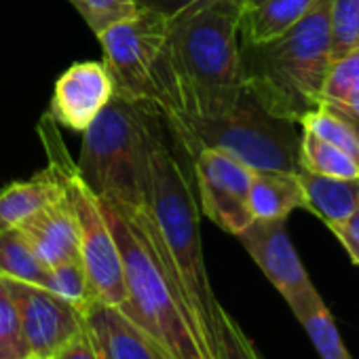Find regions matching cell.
Returning <instances> with one entry per match:
<instances>
[{
    "mask_svg": "<svg viewBox=\"0 0 359 359\" xmlns=\"http://www.w3.org/2000/svg\"><path fill=\"white\" fill-rule=\"evenodd\" d=\"M292 313L302 323L306 336L311 338L315 351L321 359H353L344 346L330 309L325 306L319 292L311 294L302 302L292 306Z\"/></svg>",
    "mask_w": 359,
    "mask_h": 359,
    "instance_id": "19",
    "label": "cell"
},
{
    "mask_svg": "<svg viewBox=\"0 0 359 359\" xmlns=\"http://www.w3.org/2000/svg\"><path fill=\"white\" fill-rule=\"evenodd\" d=\"M317 0H264V3L243 11L239 43L260 45L279 39L292 30Z\"/></svg>",
    "mask_w": 359,
    "mask_h": 359,
    "instance_id": "18",
    "label": "cell"
},
{
    "mask_svg": "<svg viewBox=\"0 0 359 359\" xmlns=\"http://www.w3.org/2000/svg\"><path fill=\"white\" fill-rule=\"evenodd\" d=\"M140 104L112 95L83 131L79 175L97 199L127 212H148V112Z\"/></svg>",
    "mask_w": 359,
    "mask_h": 359,
    "instance_id": "5",
    "label": "cell"
},
{
    "mask_svg": "<svg viewBox=\"0 0 359 359\" xmlns=\"http://www.w3.org/2000/svg\"><path fill=\"white\" fill-rule=\"evenodd\" d=\"M123 260L127 300L118 306L173 359H212L195 334L182 294L173 285L150 241L114 203L100 199Z\"/></svg>",
    "mask_w": 359,
    "mask_h": 359,
    "instance_id": "4",
    "label": "cell"
},
{
    "mask_svg": "<svg viewBox=\"0 0 359 359\" xmlns=\"http://www.w3.org/2000/svg\"><path fill=\"white\" fill-rule=\"evenodd\" d=\"M248 203L254 220H287L294 210H304L298 175L290 171H254Z\"/></svg>",
    "mask_w": 359,
    "mask_h": 359,
    "instance_id": "17",
    "label": "cell"
},
{
    "mask_svg": "<svg viewBox=\"0 0 359 359\" xmlns=\"http://www.w3.org/2000/svg\"><path fill=\"white\" fill-rule=\"evenodd\" d=\"M250 93L273 116L298 123L323 106L332 64L330 0H317L285 34L260 45H241Z\"/></svg>",
    "mask_w": 359,
    "mask_h": 359,
    "instance_id": "3",
    "label": "cell"
},
{
    "mask_svg": "<svg viewBox=\"0 0 359 359\" xmlns=\"http://www.w3.org/2000/svg\"><path fill=\"white\" fill-rule=\"evenodd\" d=\"M300 167L321 175L359 177V163L353 156L304 129L300 133Z\"/></svg>",
    "mask_w": 359,
    "mask_h": 359,
    "instance_id": "22",
    "label": "cell"
},
{
    "mask_svg": "<svg viewBox=\"0 0 359 359\" xmlns=\"http://www.w3.org/2000/svg\"><path fill=\"white\" fill-rule=\"evenodd\" d=\"M30 359H43V357H30Z\"/></svg>",
    "mask_w": 359,
    "mask_h": 359,
    "instance_id": "34",
    "label": "cell"
},
{
    "mask_svg": "<svg viewBox=\"0 0 359 359\" xmlns=\"http://www.w3.org/2000/svg\"><path fill=\"white\" fill-rule=\"evenodd\" d=\"M359 91V47L334 57L323 83V104L340 106Z\"/></svg>",
    "mask_w": 359,
    "mask_h": 359,
    "instance_id": "26",
    "label": "cell"
},
{
    "mask_svg": "<svg viewBox=\"0 0 359 359\" xmlns=\"http://www.w3.org/2000/svg\"><path fill=\"white\" fill-rule=\"evenodd\" d=\"M47 275L49 269L34 254L32 245L20 229L0 233V277L45 287Z\"/></svg>",
    "mask_w": 359,
    "mask_h": 359,
    "instance_id": "21",
    "label": "cell"
},
{
    "mask_svg": "<svg viewBox=\"0 0 359 359\" xmlns=\"http://www.w3.org/2000/svg\"><path fill=\"white\" fill-rule=\"evenodd\" d=\"M212 3H216V0H137L140 7L152 9L158 15L167 18V20H171V18H175L180 13H184V11L208 7Z\"/></svg>",
    "mask_w": 359,
    "mask_h": 359,
    "instance_id": "31",
    "label": "cell"
},
{
    "mask_svg": "<svg viewBox=\"0 0 359 359\" xmlns=\"http://www.w3.org/2000/svg\"><path fill=\"white\" fill-rule=\"evenodd\" d=\"M193 175L199 210L216 226L237 237L254 222L248 203L254 171L245 163L226 152L203 148L193 156Z\"/></svg>",
    "mask_w": 359,
    "mask_h": 359,
    "instance_id": "9",
    "label": "cell"
},
{
    "mask_svg": "<svg viewBox=\"0 0 359 359\" xmlns=\"http://www.w3.org/2000/svg\"><path fill=\"white\" fill-rule=\"evenodd\" d=\"M83 317L102 359H173L118 306L91 302Z\"/></svg>",
    "mask_w": 359,
    "mask_h": 359,
    "instance_id": "13",
    "label": "cell"
},
{
    "mask_svg": "<svg viewBox=\"0 0 359 359\" xmlns=\"http://www.w3.org/2000/svg\"><path fill=\"white\" fill-rule=\"evenodd\" d=\"M237 239L275 290L285 298L290 309L317 292L294 250L285 220H254L237 235Z\"/></svg>",
    "mask_w": 359,
    "mask_h": 359,
    "instance_id": "11",
    "label": "cell"
},
{
    "mask_svg": "<svg viewBox=\"0 0 359 359\" xmlns=\"http://www.w3.org/2000/svg\"><path fill=\"white\" fill-rule=\"evenodd\" d=\"M70 5L81 13L95 36L140 9L137 0H70Z\"/></svg>",
    "mask_w": 359,
    "mask_h": 359,
    "instance_id": "27",
    "label": "cell"
},
{
    "mask_svg": "<svg viewBox=\"0 0 359 359\" xmlns=\"http://www.w3.org/2000/svg\"><path fill=\"white\" fill-rule=\"evenodd\" d=\"M189 165L193 167L171 137L165 116L152 106L148 112V212L116 208L150 241L173 285L182 294L197 338L208 355L218 359V321L224 306L210 283L199 231V203Z\"/></svg>",
    "mask_w": 359,
    "mask_h": 359,
    "instance_id": "1",
    "label": "cell"
},
{
    "mask_svg": "<svg viewBox=\"0 0 359 359\" xmlns=\"http://www.w3.org/2000/svg\"><path fill=\"white\" fill-rule=\"evenodd\" d=\"M245 0L216 3L167 20L156 62L154 108L165 118H208L248 89L239 28Z\"/></svg>",
    "mask_w": 359,
    "mask_h": 359,
    "instance_id": "2",
    "label": "cell"
},
{
    "mask_svg": "<svg viewBox=\"0 0 359 359\" xmlns=\"http://www.w3.org/2000/svg\"><path fill=\"white\" fill-rule=\"evenodd\" d=\"M334 106V104H332ZM338 108H342V110H346V112H351V114H355V116H359V91L357 93H353L344 104H340Z\"/></svg>",
    "mask_w": 359,
    "mask_h": 359,
    "instance_id": "32",
    "label": "cell"
},
{
    "mask_svg": "<svg viewBox=\"0 0 359 359\" xmlns=\"http://www.w3.org/2000/svg\"><path fill=\"white\" fill-rule=\"evenodd\" d=\"M330 231L342 243V248L348 254V258L359 266V208L346 220L330 226Z\"/></svg>",
    "mask_w": 359,
    "mask_h": 359,
    "instance_id": "29",
    "label": "cell"
},
{
    "mask_svg": "<svg viewBox=\"0 0 359 359\" xmlns=\"http://www.w3.org/2000/svg\"><path fill=\"white\" fill-rule=\"evenodd\" d=\"M304 195V210L334 226L346 220L359 208V177L321 175L300 167L296 171Z\"/></svg>",
    "mask_w": 359,
    "mask_h": 359,
    "instance_id": "15",
    "label": "cell"
},
{
    "mask_svg": "<svg viewBox=\"0 0 359 359\" xmlns=\"http://www.w3.org/2000/svg\"><path fill=\"white\" fill-rule=\"evenodd\" d=\"M18 229L47 269L79 260V222L66 193L39 210Z\"/></svg>",
    "mask_w": 359,
    "mask_h": 359,
    "instance_id": "14",
    "label": "cell"
},
{
    "mask_svg": "<svg viewBox=\"0 0 359 359\" xmlns=\"http://www.w3.org/2000/svg\"><path fill=\"white\" fill-rule=\"evenodd\" d=\"M300 127L323 142L340 148L348 156H353L359 163V116L332 106L323 104L309 116L300 121Z\"/></svg>",
    "mask_w": 359,
    "mask_h": 359,
    "instance_id": "20",
    "label": "cell"
},
{
    "mask_svg": "<svg viewBox=\"0 0 359 359\" xmlns=\"http://www.w3.org/2000/svg\"><path fill=\"white\" fill-rule=\"evenodd\" d=\"M64 195V184L53 167L34 173L28 180H15L0 191V233L18 229L39 210Z\"/></svg>",
    "mask_w": 359,
    "mask_h": 359,
    "instance_id": "16",
    "label": "cell"
},
{
    "mask_svg": "<svg viewBox=\"0 0 359 359\" xmlns=\"http://www.w3.org/2000/svg\"><path fill=\"white\" fill-rule=\"evenodd\" d=\"M112 79L102 62L72 64L55 83L49 116L68 129L85 131L112 100Z\"/></svg>",
    "mask_w": 359,
    "mask_h": 359,
    "instance_id": "12",
    "label": "cell"
},
{
    "mask_svg": "<svg viewBox=\"0 0 359 359\" xmlns=\"http://www.w3.org/2000/svg\"><path fill=\"white\" fill-rule=\"evenodd\" d=\"M39 135L47 150L49 167H53L60 175L64 193L74 208L79 222V260L87 273L93 298L95 302L108 306H121L127 300L123 260L100 208V199L87 189L79 175L76 161L70 158L57 131V123L49 114L41 118Z\"/></svg>",
    "mask_w": 359,
    "mask_h": 359,
    "instance_id": "7",
    "label": "cell"
},
{
    "mask_svg": "<svg viewBox=\"0 0 359 359\" xmlns=\"http://www.w3.org/2000/svg\"><path fill=\"white\" fill-rule=\"evenodd\" d=\"M7 283L32 357L51 359L68 340L85 330L83 313L47 287L15 279H7Z\"/></svg>",
    "mask_w": 359,
    "mask_h": 359,
    "instance_id": "10",
    "label": "cell"
},
{
    "mask_svg": "<svg viewBox=\"0 0 359 359\" xmlns=\"http://www.w3.org/2000/svg\"><path fill=\"white\" fill-rule=\"evenodd\" d=\"M218 359H264L226 309H222L218 321Z\"/></svg>",
    "mask_w": 359,
    "mask_h": 359,
    "instance_id": "28",
    "label": "cell"
},
{
    "mask_svg": "<svg viewBox=\"0 0 359 359\" xmlns=\"http://www.w3.org/2000/svg\"><path fill=\"white\" fill-rule=\"evenodd\" d=\"M175 144L191 158L203 150L226 152L252 171L300 169L298 123L273 116L245 89L224 112L208 118H165Z\"/></svg>",
    "mask_w": 359,
    "mask_h": 359,
    "instance_id": "6",
    "label": "cell"
},
{
    "mask_svg": "<svg viewBox=\"0 0 359 359\" xmlns=\"http://www.w3.org/2000/svg\"><path fill=\"white\" fill-rule=\"evenodd\" d=\"M165 34L167 18L146 7H140L131 18L121 20L97 34L104 51L102 64L112 79L116 95L154 106V70Z\"/></svg>",
    "mask_w": 359,
    "mask_h": 359,
    "instance_id": "8",
    "label": "cell"
},
{
    "mask_svg": "<svg viewBox=\"0 0 359 359\" xmlns=\"http://www.w3.org/2000/svg\"><path fill=\"white\" fill-rule=\"evenodd\" d=\"M332 60L359 47V0H330Z\"/></svg>",
    "mask_w": 359,
    "mask_h": 359,
    "instance_id": "25",
    "label": "cell"
},
{
    "mask_svg": "<svg viewBox=\"0 0 359 359\" xmlns=\"http://www.w3.org/2000/svg\"><path fill=\"white\" fill-rule=\"evenodd\" d=\"M51 359H102V355L89 332L83 330L72 340H68Z\"/></svg>",
    "mask_w": 359,
    "mask_h": 359,
    "instance_id": "30",
    "label": "cell"
},
{
    "mask_svg": "<svg viewBox=\"0 0 359 359\" xmlns=\"http://www.w3.org/2000/svg\"><path fill=\"white\" fill-rule=\"evenodd\" d=\"M260 3H264V0H245V9L256 7V5H260Z\"/></svg>",
    "mask_w": 359,
    "mask_h": 359,
    "instance_id": "33",
    "label": "cell"
},
{
    "mask_svg": "<svg viewBox=\"0 0 359 359\" xmlns=\"http://www.w3.org/2000/svg\"><path fill=\"white\" fill-rule=\"evenodd\" d=\"M20 315L5 277H0V359H30Z\"/></svg>",
    "mask_w": 359,
    "mask_h": 359,
    "instance_id": "24",
    "label": "cell"
},
{
    "mask_svg": "<svg viewBox=\"0 0 359 359\" xmlns=\"http://www.w3.org/2000/svg\"><path fill=\"white\" fill-rule=\"evenodd\" d=\"M45 287L53 292L55 296H60L62 300L70 302L81 313H85L91 306V302H95L81 260H68V262L51 266Z\"/></svg>",
    "mask_w": 359,
    "mask_h": 359,
    "instance_id": "23",
    "label": "cell"
}]
</instances>
